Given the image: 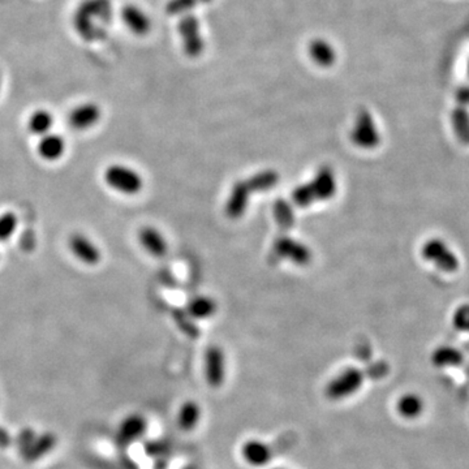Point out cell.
<instances>
[{
	"instance_id": "6da1fadb",
	"label": "cell",
	"mask_w": 469,
	"mask_h": 469,
	"mask_svg": "<svg viewBox=\"0 0 469 469\" xmlns=\"http://www.w3.org/2000/svg\"><path fill=\"white\" fill-rule=\"evenodd\" d=\"M337 178L329 167H323L313 180L305 185L297 187L292 193V199L297 206H306L315 204L318 201H328L337 193Z\"/></svg>"
},
{
	"instance_id": "7a4b0ae2",
	"label": "cell",
	"mask_w": 469,
	"mask_h": 469,
	"mask_svg": "<svg viewBox=\"0 0 469 469\" xmlns=\"http://www.w3.org/2000/svg\"><path fill=\"white\" fill-rule=\"evenodd\" d=\"M103 181L108 188L123 196H137L144 190V178L136 168L125 163H111L103 171Z\"/></svg>"
},
{
	"instance_id": "3957f363",
	"label": "cell",
	"mask_w": 469,
	"mask_h": 469,
	"mask_svg": "<svg viewBox=\"0 0 469 469\" xmlns=\"http://www.w3.org/2000/svg\"><path fill=\"white\" fill-rule=\"evenodd\" d=\"M421 255L427 262L445 274H455L461 269L459 255L447 241L441 238L427 240L421 247Z\"/></svg>"
},
{
	"instance_id": "277c9868",
	"label": "cell",
	"mask_w": 469,
	"mask_h": 469,
	"mask_svg": "<svg viewBox=\"0 0 469 469\" xmlns=\"http://www.w3.org/2000/svg\"><path fill=\"white\" fill-rule=\"evenodd\" d=\"M364 381V373L359 368L349 366L330 379L325 386V396L331 402L346 400L361 390Z\"/></svg>"
},
{
	"instance_id": "5b68a950",
	"label": "cell",
	"mask_w": 469,
	"mask_h": 469,
	"mask_svg": "<svg viewBox=\"0 0 469 469\" xmlns=\"http://www.w3.org/2000/svg\"><path fill=\"white\" fill-rule=\"evenodd\" d=\"M178 32L180 35L184 54L190 59L199 58L205 50V40L197 17L192 13L181 16L178 24Z\"/></svg>"
},
{
	"instance_id": "8992f818",
	"label": "cell",
	"mask_w": 469,
	"mask_h": 469,
	"mask_svg": "<svg viewBox=\"0 0 469 469\" xmlns=\"http://www.w3.org/2000/svg\"><path fill=\"white\" fill-rule=\"evenodd\" d=\"M66 247L74 258L88 267L98 266L102 262L103 253L98 244L83 232H74L66 240Z\"/></svg>"
},
{
	"instance_id": "52a82bcc",
	"label": "cell",
	"mask_w": 469,
	"mask_h": 469,
	"mask_svg": "<svg viewBox=\"0 0 469 469\" xmlns=\"http://www.w3.org/2000/svg\"><path fill=\"white\" fill-rule=\"evenodd\" d=\"M351 141L357 148L365 149V150L376 149L381 144V133H379L378 127L369 111L361 110L357 114L352 132H351Z\"/></svg>"
},
{
	"instance_id": "ba28073f",
	"label": "cell",
	"mask_w": 469,
	"mask_h": 469,
	"mask_svg": "<svg viewBox=\"0 0 469 469\" xmlns=\"http://www.w3.org/2000/svg\"><path fill=\"white\" fill-rule=\"evenodd\" d=\"M66 120L76 132H88L102 120V108L94 102H83L69 111Z\"/></svg>"
},
{
	"instance_id": "9c48e42d",
	"label": "cell",
	"mask_w": 469,
	"mask_h": 469,
	"mask_svg": "<svg viewBox=\"0 0 469 469\" xmlns=\"http://www.w3.org/2000/svg\"><path fill=\"white\" fill-rule=\"evenodd\" d=\"M226 356L221 347L207 348L204 357V377L212 388H221L226 381Z\"/></svg>"
},
{
	"instance_id": "30bf717a",
	"label": "cell",
	"mask_w": 469,
	"mask_h": 469,
	"mask_svg": "<svg viewBox=\"0 0 469 469\" xmlns=\"http://www.w3.org/2000/svg\"><path fill=\"white\" fill-rule=\"evenodd\" d=\"M274 253L280 260H289L291 262L305 266L312 261V252L303 243L291 238H280L274 244Z\"/></svg>"
},
{
	"instance_id": "8fae6325",
	"label": "cell",
	"mask_w": 469,
	"mask_h": 469,
	"mask_svg": "<svg viewBox=\"0 0 469 469\" xmlns=\"http://www.w3.org/2000/svg\"><path fill=\"white\" fill-rule=\"evenodd\" d=\"M66 141L62 134L51 132L38 139L37 154L42 161L54 163L66 156Z\"/></svg>"
},
{
	"instance_id": "7c38bea8",
	"label": "cell",
	"mask_w": 469,
	"mask_h": 469,
	"mask_svg": "<svg viewBox=\"0 0 469 469\" xmlns=\"http://www.w3.org/2000/svg\"><path fill=\"white\" fill-rule=\"evenodd\" d=\"M241 456L248 465L253 468H262L267 465L272 459V451L270 446L260 439H248L241 446Z\"/></svg>"
},
{
	"instance_id": "4fadbf2b",
	"label": "cell",
	"mask_w": 469,
	"mask_h": 469,
	"mask_svg": "<svg viewBox=\"0 0 469 469\" xmlns=\"http://www.w3.org/2000/svg\"><path fill=\"white\" fill-rule=\"evenodd\" d=\"M120 16L124 25L137 37L148 35L151 30V20L148 13L136 4H127L122 8Z\"/></svg>"
},
{
	"instance_id": "5bb4252c",
	"label": "cell",
	"mask_w": 469,
	"mask_h": 469,
	"mask_svg": "<svg viewBox=\"0 0 469 469\" xmlns=\"http://www.w3.org/2000/svg\"><path fill=\"white\" fill-rule=\"evenodd\" d=\"M308 55L315 66L330 68L337 62V50L325 38H313L308 45Z\"/></svg>"
},
{
	"instance_id": "9a60e30c",
	"label": "cell",
	"mask_w": 469,
	"mask_h": 469,
	"mask_svg": "<svg viewBox=\"0 0 469 469\" xmlns=\"http://www.w3.org/2000/svg\"><path fill=\"white\" fill-rule=\"evenodd\" d=\"M139 241L146 253L156 258L163 257L168 252L167 240L162 235V232L153 226H146L141 228L139 232Z\"/></svg>"
},
{
	"instance_id": "2e32d148",
	"label": "cell",
	"mask_w": 469,
	"mask_h": 469,
	"mask_svg": "<svg viewBox=\"0 0 469 469\" xmlns=\"http://www.w3.org/2000/svg\"><path fill=\"white\" fill-rule=\"evenodd\" d=\"M253 192L249 188L247 181H239L231 192L230 197L226 204V213L232 219H236L247 210L249 195Z\"/></svg>"
},
{
	"instance_id": "e0dca14e",
	"label": "cell",
	"mask_w": 469,
	"mask_h": 469,
	"mask_svg": "<svg viewBox=\"0 0 469 469\" xmlns=\"http://www.w3.org/2000/svg\"><path fill=\"white\" fill-rule=\"evenodd\" d=\"M202 417V410L201 405L196 400H185L181 403L178 415H176V424L183 432L190 433L192 430L197 428Z\"/></svg>"
},
{
	"instance_id": "ac0fdd59",
	"label": "cell",
	"mask_w": 469,
	"mask_h": 469,
	"mask_svg": "<svg viewBox=\"0 0 469 469\" xmlns=\"http://www.w3.org/2000/svg\"><path fill=\"white\" fill-rule=\"evenodd\" d=\"M148 430V421L140 413H132L124 417L119 427V438L124 442H134L144 436Z\"/></svg>"
},
{
	"instance_id": "d6986e66",
	"label": "cell",
	"mask_w": 469,
	"mask_h": 469,
	"mask_svg": "<svg viewBox=\"0 0 469 469\" xmlns=\"http://www.w3.org/2000/svg\"><path fill=\"white\" fill-rule=\"evenodd\" d=\"M54 124H55V117L52 115V112H50L46 108H37L28 116L26 128L29 133L40 139L42 136L52 132Z\"/></svg>"
},
{
	"instance_id": "ffe728a7",
	"label": "cell",
	"mask_w": 469,
	"mask_h": 469,
	"mask_svg": "<svg viewBox=\"0 0 469 469\" xmlns=\"http://www.w3.org/2000/svg\"><path fill=\"white\" fill-rule=\"evenodd\" d=\"M395 408L398 415L404 420H416L424 413L425 403L419 394L407 393L398 399Z\"/></svg>"
},
{
	"instance_id": "44dd1931",
	"label": "cell",
	"mask_w": 469,
	"mask_h": 469,
	"mask_svg": "<svg viewBox=\"0 0 469 469\" xmlns=\"http://www.w3.org/2000/svg\"><path fill=\"white\" fill-rule=\"evenodd\" d=\"M79 8L102 24H108L112 18V6L110 0H83Z\"/></svg>"
},
{
	"instance_id": "7402d4cb",
	"label": "cell",
	"mask_w": 469,
	"mask_h": 469,
	"mask_svg": "<svg viewBox=\"0 0 469 469\" xmlns=\"http://www.w3.org/2000/svg\"><path fill=\"white\" fill-rule=\"evenodd\" d=\"M464 360V356L458 348L451 346L438 347L432 354V362L436 368L459 366Z\"/></svg>"
},
{
	"instance_id": "603a6c76",
	"label": "cell",
	"mask_w": 469,
	"mask_h": 469,
	"mask_svg": "<svg viewBox=\"0 0 469 469\" xmlns=\"http://www.w3.org/2000/svg\"><path fill=\"white\" fill-rule=\"evenodd\" d=\"M215 312H216V304L210 297H196L188 305V313L192 317L198 320L209 318L214 315Z\"/></svg>"
},
{
	"instance_id": "cb8c5ba5",
	"label": "cell",
	"mask_w": 469,
	"mask_h": 469,
	"mask_svg": "<svg viewBox=\"0 0 469 469\" xmlns=\"http://www.w3.org/2000/svg\"><path fill=\"white\" fill-rule=\"evenodd\" d=\"M278 180H279L278 173L274 171H264L257 173L253 178L247 180V183L252 192H266L272 190V187L277 185Z\"/></svg>"
},
{
	"instance_id": "d4e9b609",
	"label": "cell",
	"mask_w": 469,
	"mask_h": 469,
	"mask_svg": "<svg viewBox=\"0 0 469 469\" xmlns=\"http://www.w3.org/2000/svg\"><path fill=\"white\" fill-rule=\"evenodd\" d=\"M453 132L463 142H469V114L465 108L453 110L451 116Z\"/></svg>"
},
{
	"instance_id": "484cf974",
	"label": "cell",
	"mask_w": 469,
	"mask_h": 469,
	"mask_svg": "<svg viewBox=\"0 0 469 469\" xmlns=\"http://www.w3.org/2000/svg\"><path fill=\"white\" fill-rule=\"evenodd\" d=\"M18 223L20 221L15 212H4L0 214V243H7L13 238Z\"/></svg>"
},
{
	"instance_id": "4316f807",
	"label": "cell",
	"mask_w": 469,
	"mask_h": 469,
	"mask_svg": "<svg viewBox=\"0 0 469 469\" xmlns=\"http://www.w3.org/2000/svg\"><path fill=\"white\" fill-rule=\"evenodd\" d=\"M198 0H168L166 4V12L170 16H185L190 15L197 7Z\"/></svg>"
},
{
	"instance_id": "83f0119b",
	"label": "cell",
	"mask_w": 469,
	"mask_h": 469,
	"mask_svg": "<svg viewBox=\"0 0 469 469\" xmlns=\"http://www.w3.org/2000/svg\"><path fill=\"white\" fill-rule=\"evenodd\" d=\"M453 326L461 332H469V304H463L455 309Z\"/></svg>"
},
{
	"instance_id": "f1b7e54d",
	"label": "cell",
	"mask_w": 469,
	"mask_h": 469,
	"mask_svg": "<svg viewBox=\"0 0 469 469\" xmlns=\"http://www.w3.org/2000/svg\"><path fill=\"white\" fill-rule=\"evenodd\" d=\"M274 214L277 218V222L279 223L282 227H291L294 224V212L284 201L277 202L274 207Z\"/></svg>"
},
{
	"instance_id": "f546056e",
	"label": "cell",
	"mask_w": 469,
	"mask_h": 469,
	"mask_svg": "<svg viewBox=\"0 0 469 469\" xmlns=\"http://www.w3.org/2000/svg\"><path fill=\"white\" fill-rule=\"evenodd\" d=\"M210 1H213V0H198V3H204V4H207Z\"/></svg>"
},
{
	"instance_id": "4dcf8cb0",
	"label": "cell",
	"mask_w": 469,
	"mask_h": 469,
	"mask_svg": "<svg viewBox=\"0 0 469 469\" xmlns=\"http://www.w3.org/2000/svg\"><path fill=\"white\" fill-rule=\"evenodd\" d=\"M0 91H1V83H0Z\"/></svg>"
},
{
	"instance_id": "1f68e13d",
	"label": "cell",
	"mask_w": 469,
	"mask_h": 469,
	"mask_svg": "<svg viewBox=\"0 0 469 469\" xmlns=\"http://www.w3.org/2000/svg\"><path fill=\"white\" fill-rule=\"evenodd\" d=\"M272 469H286V468H272Z\"/></svg>"
},
{
	"instance_id": "d6a6232c",
	"label": "cell",
	"mask_w": 469,
	"mask_h": 469,
	"mask_svg": "<svg viewBox=\"0 0 469 469\" xmlns=\"http://www.w3.org/2000/svg\"><path fill=\"white\" fill-rule=\"evenodd\" d=\"M468 69H469V66H468Z\"/></svg>"
}]
</instances>
